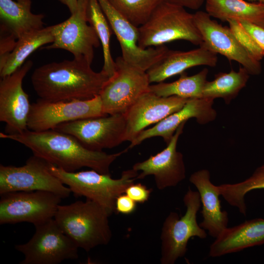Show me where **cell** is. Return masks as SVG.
I'll use <instances>...</instances> for the list:
<instances>
[{"instance_id":"6da1fadb","label":"cell","mask_w":264,"mask_h":264,"mask_svg":"<svg viewBox=\"0 0 264 264\" xmlns=\"http://www.w3.org/2000/svg\"><path fill=\"white\" fill-rule=\"evenodd\" d=\"M0 137L23 145L33 155L69 172L88 167L101 174H110L111 164L129 149L112 154L91 150L73 136L55 129L41 132L28 129L10 134L1 132Z\"/></svg>"},{"instance_id":"7a4b0ae2","label":"cell","mask_w":264,"mask_h":264,"mask_svg":"<svg viewBox=\"0 0 264 264\" xmlns=\"http://www.w3.org/2000/svg\"><path fill=\"white\" fill-rule=\"evenodd\" d=\"M88 63L73 58L36 68L31 75L33 88L40 99L50 101L85 100L99 95L109 79Z\"/></svg>"},{"instance_id":"3957f363","label":"cell","mask_w":264,"mask_h":264,"mask_svg":"<svg viewBox=\"0 0 264 264\" xmlns=\"http://www.w3.org/2000/svg\"><path fill=\"white\" fill-rule=\"evenodd\" d=\"M110 215L98 203L86 198L68 205H59L54 218L63 231L87 252L108 244L112 237Z\"/></svg>"},{"instance_id":"277c9868","label":"cell","mask_w":264,"mask_h":264,"mask_svg":"<svg viewBox=\"0 0 264 264\" xmlns=\"http://www.w3.org/2000/svg\"><path fill=\"white\" fill-rule=\"evenodd\" d=\"M185 8L163 0L148 21L138 27L139 46L147 49L178 40L200 45L202 39L193 14Z\"/></svg>"},{"instance_id":"5b68a950","label":"cell","mask_w":264,"mask_h":264,"mask_svg":"<svg viewBox=\"0 0 264 264\" xmlns=\"http://www.w3.org/2000/svg\"><path fill=\"white\" fill-rule=\"evenodd\" d=\"M48 169L70 189L76 197H84L104 208L110 216L115 212L116 198L136 180L137 171L131 169L122 172L121 177L112 178L110 174L95 170L69 172L48 163Z\"/></svg>"},{"instance_id":"8992f818","label":"cell","mask_w":264,"mask_h":264,"mask_svg":"<svg viewBox=\"0 0 264 264\" xmlns=\"http://www.w3.org/2000/svg\"><path fill=\"white\" fill-rule=\"evenodd\" d=\"M183 201L186 209L184 215L180 218L176 212H171L163 223L160 235L161 264H174L183 257L192 237L204 239L207 236L197 220L201 204L198 191L189 188Z\"/></svg>"},{"instance_id":"52a82bcc","label":"cell","mask_w":264,"mask_h":264,"mask_svg":"<svg viewBox=\"0 0 264 264\" xmlns=\"http://www.w3.org/2000/svg\"><path fill=\"white\" fill-rule=\"evenodd\" d=\"M116 70L100 94L103 110L107 115L125 114L151 85L146 71L126 62L122 56L115 61Z\"/></svg>"},{"instance_id":"ba28073f","label":"cell","mask_w":264,"mask_h":264,"mask_svg":"<svg viewBox=\"0 0 264 264\" xmlns=\"http://www.w3.org/2000/svg\"><path fill=\"white\" fill-rule=\"evenodd\" d=\"M26 243L15 249L24 255L21 264H58L78 258V247L61 229L54 219L35 226Z\"/></svg>"},{"instance_id":"9c48e42d","label":"cell","mask_w":264,"mask_h":264,"mask_svg":"<svg viewBox=\"0 0 264 264\" xmlns=\"http://www.w3.org/2000/svg\"><path fill=\"white\" fill-rule=\"evenodd\" d=\"M0 197V224L26 222L34 226L54 219L62 198L45 191L12 192Z\"/></svg>"},{"instance_id":"30bf717a","label":"cell","mask_w":264,"mask_h":264,"mask_svg":"<svg viewBox=\"0 0 264 264\" xmlns=\"http://www.w3.org/2000/svg\"><path fill=\"white\" fill-rule=\"evenodd\" d=\"M88 0H78L76 10L69 18L51 26L54 41L43 48L64 49L73 54L74 58L91 65L94 49L101 43L94 28L88 22Z\"/></svg>"},{"instance_id":"8fae6325","label":"cell","mask_w":264,"mask_h":264,"mask_svg":"<svg viewBox=\"0 0 264 264\" xmlns=\"http://www.w3.org/2000/svg\"><path fill=\"white\" fill-rule=\"evenodd\" d=\"M48 162L34 155L22 166L0 165V195L17 191H45L62 198L71 193L48 169Z\"/></svg>"},{"instance_id":"7c38bea8","label":"cell","mask_w":264,"mask_h":264,"mask_svg":"<svg viewBox=\"0 0 264 264\" xmlns=\"http://www.w3.org/2000/svg\"><path fill=\"white\" fill-rule=\"evenodd\" d=\"M106 115L99 95L85 100L50 101L39 98L31 104L27 127L41 132L55 129L66 122Z\"/></svg>"},{"instance_id":"4fadbf2b","label":"cell","mask_w":264,"mask_h":264,"mask_svg":"<svg viewBox=\"0 0 264 264\" xmlns=\"http://www.w3.org/2000/svg\"><path fill=\"white\" fill-rule=\"evenodd\" d=\"M55 129L73 136L89 150L103 151L125 142L126 120L124 114H110L63 123Z\"/></svg>"},{"instance_id":"5bb4252c","label":"cell","mask_w":264,"mask_h":264,"mask_svg":"<svg viewBox=\"0 0 264 264\" xmlns=\"http://www.w3.org/2000/svg\"><path fill=\"white\" fill-rule=\"evenodd\" d=\"M121 49L122 57L127 63L147 71L168 51L165 45L140 48L138 44V27L122 16L108 0H98Z\"/></svg>"},{"instance_id":"9a60e30c","label":"cell","mask_w":264,"mask_h":264,"mask_svg":"<svg viewBox=\"0 0 264 264\" xmlns=\"http://www.w3.org/2000/svg\"><path fill=\"white\" fill-rule=\"evenodd\" d=\"M32 66L31 60L26 61L14 72L1 78L0 121L6 124V133H19L28 130L31 104L22 88V82Z\"/></svg>"},{"instance_id":"2e32d148","label":"cell","mask_w":264,"mask_h":264,"mask_svg":"<svg viewBox=\"0 0 264 264\" xmlns=\"http://www.w3.org/2000/svg\"><path fill=\"white\" fill-rule=\"evenodd\" d=\"M193 16L202 37L201 44L214 53L224 56L229 61L237 62L249 74L258 75L261 72L260 62L241 45L228 27L223 26L211 19L206 12L198 11Z\"/></svg>"},{"instance_id":"e0dca14e","label":"cell","mask_w":264,"mask_h":264,"mask_svg":"<svg viewBox=\"0 0 264 264\" xmlns=\"http://www.w3.org/2000/svg\"><path fill=\"white\" fill-rule=\"evenodd\" d=\"M185 123L180 125L164 149L133 165V169L140 172L136 179L153 176L157 188L163 190L176 186L185 179L186 169L183 155L176 150V146Z\"/></svg>"},{"instance_id":"ac0fdd59","label":"cell","mask_w":264,"mask_h":264,"mask_svg":"<svg viewBox=\"0 0 264 264\" xmlns=\"http://www.w3.org/2000/svg\"><path fill=\"white\" fill-rule=\"evenodd\" d=\"M188 100L176 96L161 97L150 91L145 93L124 114L125 141L131 142L148 126L181 109Z\"/></svg>"},{"instance_id":"d6986e66","label":"cell","mask_w":264,"mask_h":264,"mask_svg":"<svg viewBox=\"0 0 264 264\" xmlns=\"http://www.w3.org/2000/svg\"><path fill=\"white\" fill-rule=\"evenodd\" d=\"M214 100L202 97L189 99L178 111L169 115L151 128L141 132L130 143L129 149L140 144L143 141L154 137H161L168 144L180 125L195 118L198 123L206 124L214 121L217 112L213 108Z\"/></svg>"},{"instance_id":"ffe728a7","label":"cell","mask_w":264,"mask_h":264,"mask_svg":"<svg viewBox=\"0 0 264 264\" xmlns=\"http://www.w3.org/2000/svg\"><path fill=\"white\" fill-rule=\"evenodd\" d=\"M217 60V54L202 44L197 49L187 51L169 49L147 73L151 83H160L192 67L203 65L214 67Z\"/></svg>"},{"instance_id":"44dd1931","label":"cell","mask_w":264,"mask_h":264,"mask_svg":"<svg viewBox=\"0 0 264 264\" xmlns=\"http://www.w3.org/2000/svg\"><path fill=\"white\" fill-rule=\"evenodd\" d=\"M210 179L209 171L202 169L193 173L189 177V181L198 189L202 205L200 213L203 220L199 225L216 239L228 227V216L226 211L221 210L219 198L220 195L217 186Z\"/></svg>"},{"instance_id":"7402d4cb","label":"cell","mask_w":264,"mask_h":264,"mask_svg":"<svg viewBox=\"0 0 264 264\" xmlns=\"http://www.w3.org/2000/svg\"><path fill=\"white\" fill-rule=\"evenodd\" d=\"M264 244V219L247 220L227 227L211 244L209 255L218 257Z\"/></svg>"},{"instance_id":"603a6c76","label":"cell","mask_w":264,"mask_h":264,"mask_svg":"<svg viewBox=\"0 0 264 264\" xmlns=\"http://www.w3.org/2000/svg\"><path fill=\"white\" fill-rule=\"evenodd\" d=\"M31 0H0V31L17 40L44 28V16L31 12Z\"/></svg>"},{"instance_id":"cb8c5ba5","label":"cell","mask_w":264,"mask_h":264,"mask_svg":"<svg viewBox=\"0 0 264 264\" xmlns=\"http://www.w3.org/2000/svg\"><path fill=\"white\" fill-rule=\"evenodd\" d=\"M206 12L211 16L227 22L244 20L264 28V4L245 0H206Z\"/></svg>"},{"instance_id":"d4e9b609","label":"cell","mask_w":264,"mask_h":264,"mask_svg":"<svg viewBox=\"0 0 264 264\" xmlns=\"http://www.w3.org/2000/svg\"><path fill=\"white\" fill-rule=\"evenodd\" d=\"M54 37L51 27L26 33L17 40L15 45L4 65L0 67L1 78L11 74L20 67L34 51L42 46L51 44Z\"/></svg>"},{"instance_id":"484cf974","label":"cell","mask_w":264,"mask_h":264,"mask_svg":"<svg viewBox=\"0 0 264 264\" xmlns=\"http://www.w3.org/2000/svg\"><path fill=\"white\" fill-rule=\"evenodd\" d=\"M208 73L206 68L192 76H188L184 72L180 74L179 78L174 82H162L150 85L149 91L161 97L176 96L187 99L200 98L202 97Z\"/></svg>"},{"instance_id":"4316f807","label":"cell","mask_w":264,"mask_h":264,"mask_svg":"<svg viewBox=\"0 0 264 264\" xmlns=\"http://www.w3.org/2000/svg\"><path fill=\"white\" fill-rule=\"evenodd\" d=\"M249 75L242 66L240 67L238 71L231 69L228 73H218L213 81L206 82L202 97L213 100L221 98L226 104H229L246 86Z\"/></svg>"},{"instance_id":"83f0119b","label":"cell","mask_w":264,"mask_h":264,"mask_svg":"<svg viewBox=\"0 0 264 264\" xmlns=\"http://www.w3.org/2000/svg\"><path fill=\"white\" fill-rule=\"evenodd\" d=\"M87 14L88 22L94 28L102 46L104 64L101 70L110 78L116 70L115 62L110 49L113 32L98 0H88Z\"/></svg>"},{"instance_id":"f1b7e54d","label":"cell","mask_w":264,"mask_h":264,"mask_svg":"<svg viewBox=\"0 0 264 264\" xmlns=\"http://www.w3.org/2000/svg\"><path fill=\"white\" fill-rule=\"evenodd\" d=\"M217 188L220 195L230 205L237 208L241 214L246 216L245 196L252 190L264 189V164L245 180L234 184H222Z\"/></svg>"},{"instance_id":"f546056e","label":"cell","mask_w":264,"mask_h":264,"mask_svg":"<svg viewBox=\"0 0 264 264\" xmlns=\"http://www.w3.org/2000/svg\"><path fill=\"white\" fill-rule=\"evenodd\" d=\"M110 4L134 26L139 27L149 19L164 0H108Z\"/></svg>"},{"instance_id":"4dcf8cb0","label":"cell","mask_w":264,"mask_h":264,"mask_svg":"<svg viewBox=\"0 0 264 264\" xmlns=\"http://www.w3.org/2000/svg\"><path fill=\"white\" fill-rule=\"evenodd\" d=\"M229 28L241 45L255 59L260 61L264 57V49L261 47L237 20L227 21Z\"/></svg>"},{"instance_id":"1f68e13d","label":"cell","mask_w":264,"mask_h":264,"mask_svg":"<svg viewBox=\"0 0 264 264\" xmlns=\"http://www.w3.org/2000/svg\"><path fill=\"white\" fill-rule=\"evenodd\" d=\"M152 191L141 183L134 182L127 187L125 193L136 203L142 204L148 200Z\"/></svg>"},{"instance_id":"d6a6232c","label":"cell","mask_w":264,"mask_h":264,"mask_svg":"<svg viewBox=\"0 0 264 264\" xmlns=\"http://www.w3.org/2000/svg\"><path fill=\"white\" fill-rule=\"evenodd\" d=\"M137 207V203L125 193L120 195L116 199L115 212L124 215L133 213Z\"/></svg>"},{"instance_id":"836d02e7","label":"cell","mask_w":264,"mask_h":264,"mask_svg":"<svg viewBox=\"0 0 264 264\" xmlns=\"http://www.w3.org/2000/svg\"><path fill=\"white\" fill-rule=\"evenodd\" d=\"M17 40L12 36L0 33V67L4 65L8 55L13 50Z\"/></svg>"},{"instance_id":"e575fe53","label":"cell","mask_w":264,"mask_h":264,"mask_svg":"<svg viewBox=\"0 0 264 264\" xmlns=\"http://www.w3.org/2000/svg\"><path fill=\"white\" fill-rule=\"evenodd\" d=\"M256 43L264 49V28L244 20H238Z\"/></svg>"},{"instance_id":"d590c367","label":"cell","mask_w":264,"mask_h":264,"mask_svg":"<svg viewBox=\"0 0 264 264\" xmlns=\"http://www.w3.org/2000/svg\"><path fill=\"white\" fill-rule=\"evenodd\" d=\"M169 3L193 10L199 8L205 0H164Z\"/></svg>"},{"instance_id":"8d00e7d4","label":"cell","mask_w":264,"mask_h":264,"mask_svg":"<svg viewBox=\"0 0 264 264\" xmlns=\"http://www.w3.org/2000/svg\"><path fill=\"white\" fill-rule=\"evenodd\" d=\"M66 5L71 14L73 13L77 8L78 0H58Z\"/></svg>"},{"instance_id":"74e56055","label":"cell","mask_w":264,"mask_h":264,"mask_svg":"<svg viewBox=\"0 0 264 264\" xmlns=\"http://www.w3.org/2000/svg\"><path fill=\"white\" fill-rule=\"evenodd\" d=\"M251 1H257L258 3H262L264 4V0H247Z\"/></svg>"}]
</instances>
